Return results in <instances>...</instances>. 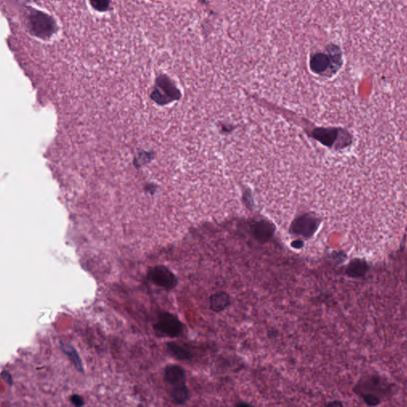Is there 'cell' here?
I'll list each match as a JSON object with an SVG mask.
<instances>
[{
    "label": "cell",
    "instance_id": "e0dca14e",
    "mask_svg": "<svg viewBox=\"0 0 407 407\" xmlns=\"http://www.w3.org/2000/svg\"><path fill=\"white\" fill-rule=\"evenodd\" d=\"M236 407H252L249 404L246 403V402H240V403L236 405Z\"/></svg>",
    "mask_w": 407,
    "mask_h": 407
},
{
    "label": "cell",
    "instance_id": "9c48e42d",
    "mask_svg": "<svg viewBox=\"0 0 407 407\" xmlns=\"http://www.w3.org/2000/svg\"><path fill=\"white\" fill-rule=\"evenodd\" d=\"M344 130L338 128H316L313 131V136L326 147H332L338 141L340 135L344 133Z\"/></svg>",
    "mask_w": 407,
    "mask_h": 407
},
{
    "label": "cell",
    "instance_id": "8992f818",
    "mask_svg": "<svg viewBox=\"0 0 407 407\" xmlns=\"http://www.w3.org/2000/svg\"><path fill=\"white\" fill-rule=\"evenodd\" d=\"M165 381L172 390H176L186 386V375L185 370L179 365H169L165 369Z\"/></svg>",
    "mask_w": 407,
    "mask_h": 407
},
{
    "label": "cell",
    "instance_id": "52a82bcc",
    "mask_svg": "<svg viewBox=\"0 0 407 407\" xmlns=\"http://www.w3.org/2000/svg\"><path fill=\"white\" fill-rule=\"evenodd\" d=\"M252 233L258 241L267 243L274 236L275 226L268 220H258L252 224Z\"/></svg>",
    "mask_w": 407,
    "mask_h": 407
},
{
    "label": "cell",
    "instance_id": "ba28073f",
    "mask_svg": "<svg viewBox=\"0 0 407 407\" xmlns=\"http://www.w3.org/2000/svg\"><path fill=\"white\" fill-rule=\"evenodd\" d=\"M30 20L32 30L36 32L39 36L50 34L54 25L47 15L42 13H35L34 15H31Z\"/></svg>",
    "mask_w": 407,
    "mask_h": 407
},
{
    "label": "cell",
    "instance_id": "7a4b0ae2",
    "mask_svg": "<svg viewBox=\"0 0 407 407\" xmlns=\"http://www.w3.org/2000/svg\"><path fill=\"white\" fill-rule=\"evenodd\" d=\"M358 395L371 394L376 396H386L391 393L392 388L386 382L383 381L381 377L377 376H367L362 378L355 387Z\"/></svg>",
    "mask_w": 407,
    "mask_h": 407
},
{
    "label": "cell",
    "instance_id": "5b68a950",
    "mask_svg": "<svg viewBox=\"0 0 407 407\" xmlns=\"http://www.w3.org/2000/svg\"><path fill=\"white\" fill-rule=\"evenodd\" d=\"M156 329L160 333L170 338H176L182 334L183 325L179 318L170 313H166L160 318Z\"/></svg>",
    "mask_w": 407,
    "mask_h": 407
},
{
    "label": "cell",
    "instance_id": "277c9868",
    "mask_svg": "<svg viewBox=\"0 0 407 407\" xmlns=\"http://www.w3.org/2000/svg\"><path fill=\"white\" fill-rule=\"evenodd\" d=\"M152 96L153 100L161 104H164L179 99L180 93L169 79L162 77L159 79L157 87H155V90L153 92Z\"/></svg>",
    "mask_w": 407,
    "mask_h": 407
},
{
    "label": "cell",
    "instance_id": "9a60e30c",
    "mask_svg": "<svg viewBox=\"0 0 407 407\" xmlns=\"http://www.w3.org/2000/svg\"><path fill=\"white\" fill-rule=\"evenodd\" d=\"M326 407H344L343 406L342 402L340 401H332V402H329L327 404Z\"/></svg>",
    "mask_w": 407,
    "mask_h": 407
},
{
    "label": "cell",
    "instance_id": "3957f363",
    "mask_svg": "<svg viewBox=\"0 0 407 407\" xmlns=\"http://www.w3.org/2000/svg\"><path fill=\"white\" fill-rule=\"evenodd\" d=\"M320 225V220L310 214H304L297 217L292 222L290 233L295 236L310 238L317 231Z\"/></svg>",
    "mask_w": 407,
    "mask_h": 407
},
{
    "label": "cell",
    "instance_id": "5bb4252c",
    "mask_svg": "<svg viewBox=\"0 0 407 407\" xmlns=\"http://www.w3.org/2000/svg\"><path fill=\"white\" fill-rule=\"evenodd\" d=\"M360 396L362 397L364 402L368 406L376 407L381 404V399L379 397L376 396V395H371V394H364V395H361Z\"/></svg>",
    "mask_w": 407,
    "mask_h": 407
},
{
    "label": "cell",
    "instance_id": "30bf717a",
    "mask_svg": "<svg viewBox=\"0 0 407 407\" xmlns=\"http://www.w3.org/2000/svg\"><path fill=\"white\" fill-rule=\"evenodd\" d=\"M154 281L167 289H171L174 287L176 284V279L174 275L170 272L169 270L165 268H158L155 270L153 274Z\"/></svg>",
    "mask_w": 407,
    "mask_h": 407
},
{
    "label": "cell",
    "instance_id": "2e32d148",
    "mask_svg": "<svg viewBox=\"0 0 407 407\" xmlns=\"http://www.w3.org/2000/svg\"><path fill=\"white\" fill-rule=\"evenodd\" d=\"M292 246H294V249H300L303 246V242L302 240H296V241L292 243Z\"/></svg>",
    "mask_w": 407,
    "mask_h": 407
},
{
    "label": "cell",
    "instance_id": "4fadbf2b",
    "mask_svg": "<svg viewBox=\"0 0 407 407\" xmlns=\"http://www.w3.org/2000/svg\"><path fill=\"white\" fill-rule=\"evenodd\" d=\"M168 351L170 355L179 360H189L192 358V353L183 347L175 343L167 344Z\"/></svg>",
    "mask_w": 407,
    "mask_h": 407
},
{
    "label": "cell",
    "instance_id": "7c38bea8",
    "mask_svg": "<svg viewBox=\"0 0 407 407\" xmlns=\"http://www.w3.org/2000/svg\"><path fill=\"white\" fill-rule=\"evenodd\" d=\"M368 269L367 263L360 259H355L348 265L346 273L348 276L357 278L364 276Z\"/></svg>",
    "mask_w": 407,
    "mask_h": 407
},
{
    "label": "cell",
    "instance_id": "6da1fadb",
    "mask_svg": "<svg viewBox=\"0 0 407 407\" xmlns=\"http://www.w3.org/2000/svg\"><path fill=\"white\" fill-rule=\"evenodd\" d=\"M327 49L329 55L319 52L315 55L310 61L311 69L316 74L325 72L328 68L335 73L342 65V54L340 48L335 45H329Z\"/></svg>",
    "mask_w": 407,
    "mask_h": 407
},
{
    "label": "cell",
    "instance_id": "8fae6325",
    "mask_svg": "<svg viewBox=\"0 0 407 407\" xmlns=\"http://www.w3.org/2000/svg\"><path fill=\"white\" fill-rule=\"evenodd\" d=\"M231 304V297L225 292H219L210 297V309L216 313L224 311Z\"/></svg>",
    "mask_w": 407,
    "mask_h": 407
}]
</instances>
